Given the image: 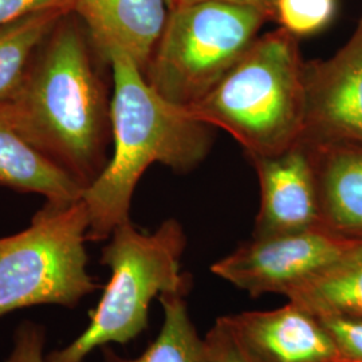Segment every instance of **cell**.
<instances>
[{
    "label": "cell",
    "instance_id": "cell-1",
    "mask_svg": "<svg viewBox=\"0 0 362 362\" xmlns=\"http://www.w3.org/2000/svg\"><path fill=\"white\" fill-rule=\"evenodd\" d=\"M0 110L28 143L85 188L104 169L110 129L103 79L82 30L66 15Z\"/></svg>",
    "mask_w": 362,
    "mask_h": 362
},
{
    "label": "cell",
    "instance_id": "cell-2",
    "mask_svg": "<svg viewBox=\"0 0 362 362\" xmlns=\"http://www.w3.org/2000/svg\"><path fill=\"white\" fill-rule=\"evenodd\" d=\"M109 65L113 155L82 194L91 242L109 239L130 220L134 189L152 164L188 172L207 157L212 145L211 127L158 94L129 57L116 54Z\"/></svg>",
    "mask_w": 362,
    "mask_h": 362
},
{
    "label": "cell",
    "instance_id": "cell-3",
    "mask_svg": "<svg viewBox=\"0 0 362 362\" xmlns=\"http://www.w3.org/2000/svg\"><path fill=\"white\" fill-rule=\"evenodd\" d=\"M305 62L297 37L279 27L255 39L188 112L211 128L228 132L250 160L285 152L303 133Z\"/></svg>",
    "mask_w": 362,
    "mask_h": 362
},
{
    "label": "cell",
    "instance_id": "cell-4",
    "mask_svg": "<svg viewBox=\"0 0 362 362\" xmlns=\"http://www.w3.org/2000/svg\"><path fill=\"white\" fill-rule=\"evenodd\" d=\"M185 246L184 228L176 219L165 220L151 233L139 231L130 220L118 226L103 248L101 263L112 276L90 322L70 344L46 354V362H85L97 348L125 345L140 336L155 298L189 293L192 279L180 269Z\"/></svg>",
    "mask_w": 362,
    "mask_h": 362
},
{
    "label": "cell",
    "instance_id": "cell-5",
    "mask_svg": "<svg viewBox=\"0 0 362 362\" xmlns=\"http://www.w3.org/2000/svg\"><path fill=\"white\" fill-rule=\"evenodd\" d=\"M83 200L46 203L21 233L0 238V317L39 305L74 309L101 288L88 272Z\"/></svg>",
    "mask_w": 362,
    "mask_h": 362
},
{
    "label": "cell",
    "instance_id": "cell-6",
    "mask_svg": "<svg viewBox=\"0 0 362 362\" xmlns=\"http://www.w3.org/2000/svg\"><path fill=\"white\" fill-rule=\"evenodd\" d=\"M267 21L221 1L180 4L169 10L144 76L169 103L189 109L238 64Z\"/></svg>",
    "mask_w": 362,
    "mask_h": 362
},
{
    "label": "cell",
    "instance_id": "cell-7",
    "mask_svg": "<svg viewBox=\"0 0 362 362\" xmlns=\"http://www.w3.org/2000/svg\"><path fill=\"white\" fill-rule=\"evenodd\" d=\"M349 239L315 227L299 233L252 236L211 272L252 298L290 290L339 258Z\"/></svg>",
    "mask_w": 362,
    "mask_h": 362
},
{
    "label": "cell",
    "instance_id": "cell-8",
    "mask_svg": "<svg viewBox=\"0 0 362 362\" xmlns=\"http://www.w3.org/2000/svg\"><path fill=\"white\" fill-rule=\"evenodd\" d=\"M306 109L299 143L362 146V15L349 40L326 59L305 62Z\"/></svg>",
    "mask_w": 362,
    "mask_h": 362
},
{
    "label": "cell",
    "instance_id": "cell-9",
    "mask_svg": "<svg viewBox=\"0 0 362 362\" xmlns=\"http://www.w3.org/2000/svg\"><path fill=\"white\" fill-rule=\"evenodd\" d=\"M221 320L248 362H339L324 325L293 300L275 310L245 311Z\"/></svg>",
    "mask_w": 362,
    "mask_h": 362
},
{
    "label": "cell",
    "instance_id": "cell-10",
    "mask_svg": "<svg viewBox=\"0 0 362 362\" xmlns=\"http://www.w3.org/2000/svg\"><path fill=\"white\" fill-rule=\"evenodd\" d=\"M251 161L260 185V206L252 236L321 227L318 184L308 145L298 143L278 155Z\"/></svg>",
    "mask_w": 362,
    "mask_h": 362
},
{
    "label": "cell",
    "instance_id": "cell-11",
    "mask_svg": "<svg viewBox=\"0 0 362 362\" xmlns=\"http://www.w3.org/2000/svg\"><path fill=\"white\" fill-rule=\"evenodd\" d=\"M73 15L83 22L94 52L109 64L129 57L145 71L168 19L167 0H74Z\"/></svg>",
    "mask_w": 362,
    "mask_h": 362
},
{
    "label": "cell",
    "instance_id": "cell-12",
    "mask_svg": "<svg viewBox=\"0 0 362 362\" xmlns=\"http://www.w3.org/2000/svg\"><path fill=\"white\" fill-rule=\"evenodd\" d=\"M308 145L315 169L321 227L344 239H362V146Z\"/></svg>",
    "mask_w": 362,
    "mask_h": 362
},
{
    "label": "cell",
    "instance_id": "cell-13",
    "mask_svg": "<svg viewBox=\"0 0 362 362\" xmlns=\"http://www.w3.org/2000/svg\"><path fill=\"white\" fill-rule=\"evenodd\" d=\"M0 184L66 206L82 199L85 187L13 128L0 110Z\"/></svg>",
    "mask_w": 362,
    "mask_h": 362
},
{
    "label": "cell",
    "instance_id": "cell-14",
    "mask_svg": "<svg viewBox=\"0 0 362 362\" xmlns=\"http://www.w3.org/2000/svg\"><path fill=\"white\" fill-rule=\"evenodd\" d=\"M286 297L313 314L362 317V239L349 240L339 258Z\"/></svg>",
    "mask_w": 362,
    "mask_h": 362
},
{
    "label": "cell",
    "instance_id": "cell-15",
    "mask_svg": "<svg viewBox=\"0 0 362 362\" xmlns=\"http://www.w3.org/2000/svg\"><path fill=\"white\" fill-rule=\"evenodd\" d=\"M187 293H165L158 299L164 321L155 341L136 358H125L105 346L104 362H208L204 339L200 338L187 306Z\"/></svg>",
    "mask_w": 362,
    "mask_h": 362
},
{
    "label": "cell",
    "instance_id": "cell-16",
    "mask_svg": "<svg viewBox=\"0 0 362 362\" xmlns=\"http://www.w3.org/2000/svg\"><path fill=\"white\" fill-rule=\"evenodd\" d=\"M69 13L52 10L0 26V98L19 86L43 42Z\"/></svg>",
    "mask_w": 362,
    "mask_h": 362
},
{
    "label": "cell",
    "instance_id": "cell-17",
    "mask_svg": "<svg viewBox=\"0 0 362 362\" xmlns=\"http://www.w3.org/2000/svg\"><path fill=\"white\" fill-rule=\"evenodd\" d=\"M336 10L337 0H276L274 21L290 34L302 38L329 26Z\"/></svg>",
    "mask_w": 362,
    "mask_h": 362
},
{
    "label": "cell",
    "instance_id": "cell-18",
    "mask_svg": "<svg viewBox=\"0 0 362 362\" xmlns=\"http://www.w3.org/2000/svg\"><path fill=\"white\" fill-rule=\"evenodd\" d=\"M336 344L339 362H362V317L314 314Z\"/></svg>",
    "mask_w": 362,
    "mask_h": 362
},
{
    "label": "cell",
    "instance_id": "cell-19",
    "mask_svg": "<svg viewBox=\"0 0 362 362\" xmlns=\"http://www.w3.org/2000/svg\"><path fill=\"white\" fill-rule=\"evenodd\" d=\"M46 330L42 325L26 321L13 334V348L3 362H46Z\"/></svg>",
    "mask_w": 362,
    "mask_h": 362
},
{
    "label": "cell",
    "instance_id": "cell-20",
    "mask_svg": "<svg viewBox=\"0 0 362 362\" xmlns=\"http://www.w3.org/2000/svg\"><path fill=\"white\" fill-rule=\"evenodd\" d=\"M74 0H0V26L34 13L62 10L71 13Z\"/></svg>",
    "mask_w": 362,
    "mask_h": 362
},
{
    "label": "cell",
    "instance_id": "cell-21",
    "mask_svg": "<svg viewBox=\"0 0 362 362\" xmlns=\"http://www.w3.org/2000/svg\"><path fill=\"white\" fill-rule=\"evenodd\" d=\"M208 362H248L235 344L221 318H218L204 338Z\"/></svg>",
    "mask_w": 362,
    "mask_h": 362
},
{
    "label": "cell",
    "instance_id": "cell-22",
    "mask_svg": "<svg viewBox=\"0 0 362 362\" xmlns=\"http://www.w3.org/2000/svg\"><path fill=\"white\" fill-rule=\"evenodd\" d=\"M197 1H221V3L235 4V6H240V7H247V8L257 10L259 13H263L269 21H274L275 19L276 0H179L177 6H180V4H189V3H197Z\"/></svg>",
    "mask_w": 362,
    "mask_h": 362
},
{
    "label": "cell",
    "instance_id": "cell-23",
    "mask_svg": "<svg viewBox=\"0 0 362 362\" xmlns=\"http://www.w3.org/2000/svg\"><path fill=\"white\" fill-rule=\"evenodd\" d=\"M177 3H179V0H167V4H168L169 10L175 8V7L177 6Z\"/></svg>",
    "mask_w": 362,
    "mask_h": 362
}]
</instances>
